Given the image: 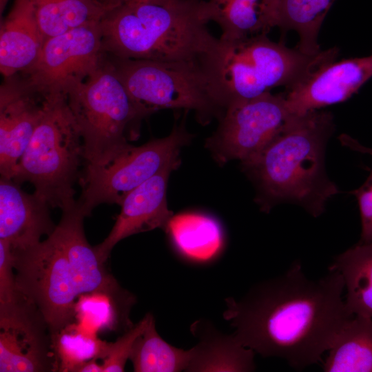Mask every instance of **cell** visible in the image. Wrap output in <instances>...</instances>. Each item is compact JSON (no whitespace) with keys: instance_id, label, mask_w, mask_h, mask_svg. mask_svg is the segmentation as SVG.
Listing matches in <instances>:
<instances>
[{"instance_id":"cell-7","label":"cell","mask_w":372,"mask_h":372,"mask_svg":"<svg viewBox=\"0 0 372 372\" xmlns=\"http://www.w3.org/2000/svg\"><path fill=\"white\" fill-rule=\"evenodd\" d=\"M65 97L83 138L85 163L116 153L138 136L141 120L108 56L87 79L70 87Z\"/></svg>"},{"instance_id":"cell-5","label":"cell","mask_w":372,"mask_h":372,"mask_svg":"<svg viewBox=\"0 0 372 372\" xmlns=\"http://www.w3.org/2000/svg\"><path fill=\"white\" fill-rule=\"evenodd\" d=\"M260 33L237 41L218 43L206 58L204 70L218 104L229 105L259 96L276 87L289 89L320 66L335 61L338 48L316 54L290 48Z\"/></svg>"},{"instance_id":"cell-2","label":"cell","mask_w":372,"mask_h":372,"mask_svg":"<svg viewBox=\"0 0 372 372\" xmlns=\"http://www.w3.org/2000/svg\"><path fill=\"white\" fill-rule=\"evenodd\" d=\"M85 217L76 202L62 210L59 224L45 240L25 250H12L17 289L41 311L51 336L74 321L81 295L128 292L87 240Z\"/></svg>"},{"instance_id":"cell-22","label":"cell","mask_w":372,"mask_h":372,"mask_svg":"<svg viewBox=\"0 0 372 372\" xmlns=\"http://www.w3.org/2000/svg\"><path fill=\"white\" fill-rule=\"evenodd\" d=\"M329 270L343 278L348 311L372 318V241H360L337 256Z\"/></svg>"},{"instance_id":"cell-6","label":"cell","mask_w":372,"mask_h":372,"mask_svg":"<svg viewBox=\"0 0 372 372\" xmlns=\"http://www.w3.org/2000/svg\"><path fill=\"white\" fill-rule=\"evenodd\" d=\"M85 163L83 138L65 95L46 96L42 116L12 180L30 183L52 207L74 205L75 182Z\"/></svg>"},{"instance_id":"cell-3","label":"cell","mask_w":372,"mask_h":372,"mask_svg":"<svg viewBox=\"0 0 372 372\" xmlns=\"http://www.w3.org/2000/svg\"><path fill=\"white\" fill-rule=\"evenodd\" d=\"M210 21L207 1L136 0L112 8L100 28L110 56L203 65L218 43Z\"/></svg>"},{"instance_id":"cell-29","label":"cell","mask_w":372,"mask_h":372,"mask_svg":"<svg viewBox=\"0 0 372 372\" xmlns=\"http://www.w3.org/2000/svg\"><path fill=\"white\" fill-rule=\"evenodd\" d=\"M14 269V256L10 246L0 239V305L12 302L19 294Z\"/></svg>"},{"instance_id":"cell-9","label":"cell","mask_w":372,"mask_h":372,"mask_svg":"<svg viewBox=\"0 0 372 372\" xmlns=\"http://www.w3.org/2000/svg\"><path fill=\"white\" fill-rule=\"evenodd\" d=\"M184 125L164 138L127 147L94 163H84L76 202L86 216L101 204L121 205L133 189L165 167L179 165L180 149L190 140Z\"/></svg>"},{"instance_id":"cell-10","label":"cell","mask_w":372,"mask_h":372,"mask_svg":"<svg viewBox=\"0 0 372 372\" xmlns=\"http://www.w3.org/2000/svg\"><path fill=\"white\" fill-rule=\"evenodd\" d=\"M107 58L100 23H91L45 40L34 63L19 74L28 87L45 96L65 95Z\"/></svg>"},{"instance_id":"cell-24","label":"cell","mask_w":372,"mask_h":372,"mask_svg":"<svg viewBox=\"0 0 372 372\" xmlns=\"http://www.w3.org/2000/svg\"><path fill=\"white\" fill-rule=\"evenodd\" d=\"M135 302L134 296L129 291L118 296L101 292L83 294L75 304V318L95 333L103 330L124 333L134 325L130 313Z\"/></svg>"},{"instance_id":"cell-1","label":"cell","mask_w":372,"mask_h":372,"mask_svg":"<svg viewBox=\"0 0 372 372\" xmlns=\"http://www.w3.org/2000/svg\"><path fill=\"white\" fill-rule=\"evenodd\" d=\"M344 285L335 270L308 278L299 262L254 285L241 298L225 299L223 318L245 347L278 358L300 370L318 363L354 314L344 302Z\"/></svg>"},{"instance_id":"cell-19","label":"cell","mask_w":372,"mask_h":372,"mask_svg":"<svg viewBox=\"0 0 372 372\" xmlns=\"http://www.w3.org/2000/svg\"><path fill=\"white\" fill-rule=\"evenodd\" d=\"M190 331L198 342L191 348L187 371H254L255 352L242 345L233 333L220 332L206 320H196L191 324Z\"/></svg>"},{"instance_id":"cell-17","label":"cell","mask_w":372,"mask_h":372,"mask_svg":"<svg viewBox=\"0 0 372 372\" xmlns=\"http://www.w3.org/2000/svg\"><path fill=\"white\" fill-rule=\"evenodd\" d=\"M43 43L31 0H14L0 28V71L3 78L18 74L37 59Z\"/></svg>"},{"instance_id":"cell-4","label":"cell","mask_w":372,"mask_h":372,"mask_svg":"<svg viewBox=\"0 0 372 372\" xmlns=\"http://www.w3.org/2000/svg\"><path fill=\"white\" fill-rule=\"evenodd\" d=\"M333 131L330 112L293 114L254 159L242 164L258 186L263 211L291 203L315 217L324 211L327 201L340 192L325 169L326 145Z\"/></svg>"},{"instance_id":"cell-28","label":"cell","mask_w":372,"mask_h":372,"mask_svg":"<svg viewBox=\"0 0 372 372\" xmlns=\"http://www.w3.org/2000/svg\"><path fill=\"white\" fill-rule=\"evenodd\" d=\"M154 316L147 313L138 322L123 333L115 342H111L108 353L103 362V372H121L125 371L127 360L130 359L136 338L147 327Z\"/></svg>"},{"instance_id":"cell-25","label":"cell","mask_w":372,"mask_h":372,"mask_svg":"<svg viewBox=\"0 0 372 372\" xmlns=\"http://www.w3.org/2000/svg\"><path fill=\"white\" fill-rule=\"evenodd\" d=\"M191 349L174 347L158 334L154 316L136 338L130 356L136 372H179L188 368Z\"/></svg>"},{"instance_id":"cell-15","label":"cell","mask_w":372,"mask_h":372,"mask_svg":"<svg viewBox=\"0 0 372 372\" xmlns=\"http://www.w3.org/2000/svg\"><path fill=\"white\" fill-rule=\"evenodd\" d=\"M178 165L165 167L125 196L110 232L103 242L94 246L101 261L106 262L112 250L121 240L157 228L165 229L173 216L167 203V181Z\"/></svg>"},{"instance_id":"cell-21","label":"cell","mask_w":372,"mask_h":372,"mask_svg":"<svg viewBox=\"0 0 372 372\" xmlns=\"http://www.w3.org/2000/svg\"><path fill=\"white\" fill-rule=\"evenodd\" d=\"M327 352L324 371L372 372V318L353 315Z\"/></svg>"},{"instance_id":"cell-20","label":"cell","mask_w":372,"mask_h":372,"mask_svg":"<svg viewBox=\"0 0 372 372\" xmlns=\"http://www.w3.org/2000/svg\"><path fill=\"white\" fill-rule=\"evenodd\" d=\"M165 230L184 260L207 265L217 259L224 247V232L214 217L200 213L173 215Z\"/></svg>"},{"instance_id":"cell-32","label":"cell","mask_w":372,"mask_h":372,"mask_svg":"<svg viewBox=\"0 0 372 372\" xmlns=\"http://www.w3.org/2000/svg\"><path fill=\"white\" fill-rule=\"evenodd\" d=\"M97 359L84 362L76 370V372H103V364H99Z\"/></svg>"},{"instance_id":"cell-30","label":"cell","mask_w":372,"mask_h":372,"mask_svg":"<svg viewBox=\"0 0 372 372\" xmlns=\"http://www.w3.org/2000/svg\"><path fill=\"white\" fill-rule=\"evenodd\" d=\"M357 198L361 218L360 242L372 241V172L366 182L351 192Z\"/></svg>"},{"instance_id":"cell-8","label":"cell","mask_w":372,"mask_h":372,"mask_svg":"<svg viewBox=\"0 0 372 372\" xmlns=\"http://www.w3.org/2000/svg\"><path fill=\"white\" fill-rule=\"evenodd\" d=\"M107 56L140 120L164 109L194 110L202 121L225 112L201 64Z\"/></svg>"},{"instance_id":"cell-11","label":"cell","mask_w":372,"mask_h":372,"mask_svg":"<svg viewBox=\"0 0 372 372\" xmlns=\"http://www.w3.org/2000/svg\"><path fill=\"white\" fill-rule=\"evenodd\" d=\"M285 93L269 92L232 104L225 109L207 147L222 163L254 159L282 130L292 116Z\"/></svg>"},{"instance_id":"cell-26","label":"cell","mask_w":372,"mask_h":372,"mask_svg":"<svg viewBox=\"0 0 372 372\" xmlns=\"http://www.w3.org/2000/svg\"><path fill=\"white\" fill-rule=\"evenodd\" d=\"M58 371L76 372L85 362L105 358L111 342L79 322H72L51 336Z\"/></svg>"},{"instance_id":"cell-18","label":"cell","mask_w":372,"mask_h":372,"mask_svg":"<svg viewBox=\"0 0 372 372\" xmlns=\"http://www.w3.org/2000/svg\"><path fill=\"white\" fill-rule=\"evenodd\" d=\"M335 0H261L259 17L261 33L277 27L294 30L299 36L296 48L307 54L321 52L318 42L322 22Z\"/></svg>"},{"instance_id":"cell-31","label":"cell","mask_w":372,"mask_h":372,"mask_svg":"<svg viewBox=\"0 0 372 372\" xmlns=\"http://www.w3.org/2000/svg\"><path fill=\"white\" fill-rule=\"evenodd\" d=\"M340 142L345 146H347L354 150L368 153L372 155V148H368L363 147L355 140L353 139L351 137L347 135H342L340 136ZM372 172V169H371Z\"/></svg>"},{"instance_id":"cell-23","label":"cell","mask_w":372,"mask_h":372,"mask_svg":"<svg viewBox=\"0 0 372 372\" xmlns=\"http://www.w3.org/2000/svg\"><path fill=\"white\" fill-rule=\"evenodd\" d=\"M43 42L85 25L100 23L115 6L108 0H31Z\"/></svg>"},{"instance_id":"cell-16","label":"cell","mask_w":372,"mask_h":372,"mask_svg":"<svg viewBox=\"0 0 372 372\" xmlns=\"http://www.w3.org/2000/svg\"><path fill=\"white\" fill-rule=\"evenodd\" d=\"M45 198L34 192L27 193L15 180L0 178V239L12 250L27 249L50 235L56 225L52 221Z\"/></svg>"},{"instance_id":"cell-27","label":"cell","mask_w":372,"mask_h":372,"mask_svg":"<svg viewBox=\"0 0 372 372\" xmlns=\"http://www.w3.org/2000/svg\"><path fill=\"white\" fill-rule=\"evenodd\" d=\"M261 0H207L210 21L221 29L219 38L237 41L260 34Z\"/></svg>"},{"instance_id":"cell-13","label":"cell","mask_w":372,"mask_h":372,"mask_svg":"<svg viewBox=\"0 0 372 372\" xmlns=\"http://www.w3.org/2000/svg\"><path fill=\"white\" fill-rule=\"evenodd\" d=\"M46 96L32 90L19 74L0 87V174L12 179L42 116Z\"/></svg>"},{"instance_id":"cell-12","label":"cell","mask_w":372,"mask_h":372,"mask_svg":"<svg viewBox=\"0 0 372 372\" xmlns=\"http://www.w3.org/2000/svg\"><path fill=\"white\" fill-rule=\"evenodd\" d=\"M0 371H58L48 325L21 292L12 302L0 305Z\"/></svg>"},{"instance_id":"cell-14","label":"cell","mask_w":372,"mask_h":372,"mask_svg":"<svg viewBox=\"0 0 372 372\" xmlns=\"http://www.w3.org/2000/svg\"><path fill=\"white\" fill-rule=\"evenodd\" d=\"M372 78V54L327 63L287 90L291 114L302 115L342 103Z\"/></svg>"},{"instance_id":"cell-33","label":"cell","mask_w":372,"mask_h":372,"mask_svg":"<svg viewBox=\"0 0 372 372\" xmlns=\"http://www.w3.org/2000/svg\"><path fill=\"white\" fill-rule=\"evenodd\" d=\"M136 1V0H109V1L114 6H117L118 4L128 2V1Z\"/></svg>"}]
</instances>
